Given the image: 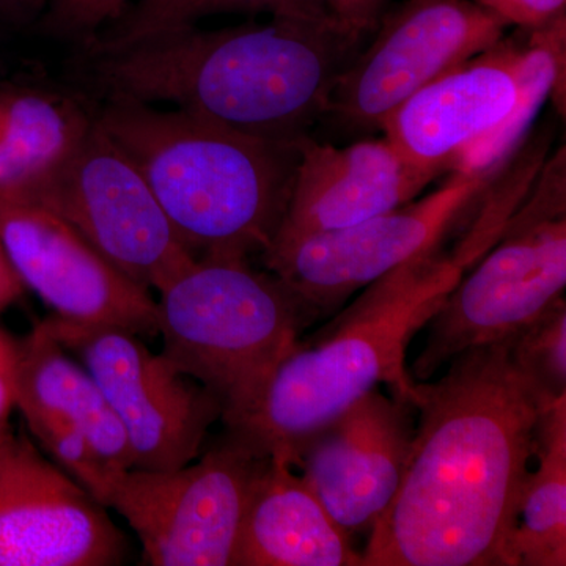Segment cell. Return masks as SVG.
Here are the masks:
<instances>
[{"instance_id": "6da1fadb", "label": "cell", "mask_w": 566, "mask_h": 566, "mask_svg": "<svg viewBox=\"0 0 566 566\" xmlns=\"http://www.w3.org/2000/svg\"><path fill=\"white\" fill-rule=\"evenodd\" d=\"M415 405L403 479L360 566H506L551 406L516 367L509 338L461 353L433 385L417 381Z\"/></svg>"}, {"instance_id": "7a4b0ae2", "label": "cell", "mask_w": 566, "mask_h": 566, "mask_svg": "<svg viewBox=\"0 0 566 566\" xmlns=\"http://www.w3.org/2000/svg\"><path fill=\"white\" fill-rule=\"evenodd\" d=\"M360 40L308 2L275 11L266 24L182 25L114 46L84 44L73 70L99 102L170 103L245 136L296 145L326 117Z\"/></svg>"}, {"instance_id": "3957f363", "label": "cell", "mask_w": 566, "mask_h": 566, "mask_svg": "<svg viewBox=\"0 0 566 566\" xmlns=\"http://www.w3.org/2000/svg\"><path fill=\"white\" fill-rule=\"evenodd\" d=\"M486 232L472 222L453 248L438 245L365 286L323 333L282 357L248 415L227 431L290 463L308 434L379 385L416 403L409 344L493 248Z\"/></svg>"}, {"instance_id": "277c9868", "label": "cell", "mask_w": 566, "mask_h": 566, "mask_svg": "<svg viewBox=\"0 0 566 566\" xmlns=\"http://www.w3.org/2000/svg\"><path fill=\"white\" fill-rule=\"evenodd\" d=\"M92 114L139 169L192 255L249 256L274 240L292 192L296 145L129 99H103Z\"/></svg>"}, {"instance_id": "5b68a950", "label": "cell", "mask_w": 566, "mask_h": 566, "mask_svg": "<svg viewBox=\"0 0 566 566\" xmlns=\"http://www.w3.org/2000/svg\"><path fill=\"white\" fill-rule=\"evenodd\" d=\"M158 293L164 356L219 398L227 428L248 415L275 365L319 316L241 255L196 256Z\"/></svg>"}, {"instance_id": "8992f818", "label": "cell", "mask_w": 566, "mask_h": 566, "mask_svg": "<svg viewBox=\"0 0 566 566\" xmlns=\"http://www.w3.org/2000/svg\"><path fill=\"white\" fill-rule=\"evenodd\" d=\"M524 44L499 40L424 85L386 118L395 150L430 178L497 175L564 73L565 18Z\"/></svg>"}, {"instance_id": "52a82bcc", "label": "cell", "mask_w": 566, "mask_h": 566, "mask_svg": "<svg viewBox=\"0 0 566 566\" xmlns=\"http://www.w3.org/2000/svg\"><path fill=\"white\" fill-rule=\"evenodd\" d=\"M565 150L536 174L501 237L453 286L427 324L412 378L428 381L461 353L512 337L564 297Z\"/></svg>"}, {"instance_id": "ba28073f", "label": "cell", "mask_w": 566, "mask_h": 566, "mask_svg": "<svg viewBox=\"0 0 566 566\" xmlns=\"http://www.w3.org/2000/svg\"><path fill=\"white\" fill-rule=\"evenodd\" d=\"M7 189L61 216L145 289L159 292L196 259L139 169L93 114L61 161L28 185Z\"/></svg>"}, {"instance_id": "9c48e42d", "label": "cell", "mask_w": 566, "mask_h": 566, "mask_svg": "<svg viewBox=\"0 0 566 566\" xmlns=\"http://www.w3.org/2000/svg\"><path fill=\"white\" fill-rule=\"evenodd\" d=\"M270 460L227 431L180 469H129L107 509L125 517L147 565L234 566L245 513Z\"/></svg>"}, {"instance_id": "30bf717a", "label": "cell", "mask_w": 566, "mask_h": 566, "mask_svg": "<svg viewBox=\"0 0 566 566\" xmlns=\"http://www.w3.org/2000/svg\"><path fill=\"white\" fill-rule=\"evenodd\" d=\"M59 342L96 379L120 420L133 469L174 471L200 457L222 405L142 335L122 327L80 326L48 318Z\"/></svg>"}, {"instance_id": "8fae6325", "label": "cell", "mask_w": 566, "mask_h": 566, "mask_svg": "<svg viewBox=\"0 0 566 566\" xmlns=\"http://www.w3.org/2000/svg\"><path fill=\"white\" fill-rule=\"evenodd\" d=\"M497 175L450 172L434 192L357 226L271 243L262 252L264 264L322 315L444 244Z\"/></svg>"}, {"instance_id": "7c38bea8", "label": "cell", "mask_w": 566, "mask_h": 566, "mask_svg": "<svg viewBox=\"0 0 566 566\" xmlns=\"http://www.w3.org/2000/svg\"><path fill=\"white\" fill-rule=\"evenodd\" d=\"M506 25L474 0H406L346 66L327 115L346 128L381 129L424 85L493 48Z\"/></svg>"}, {"instance_id": "4fadbf2b", "label": "cell", "mask_w": 566, "mask_h": 566, "mask_svg": "<svg viewBox=\"0 0 566 566\" xmlns=\"http://www.w3.org/2000/svg\"><path fill=\"white\" fill-rule=\"evenodd\" d=\"M0 240L24 289L54 318L158 334L150 290L122 273L61 216L7 188H0Z\"/></svg>"}, {"instance_id": "5bb4252c", "label": "cell", "mask_w": 566, "mask_h": 566, "mask_svg": "<svg viewBox=\"0 0 566 566\" xmlns=\"http://www.w3.org/2000/svg\"><path fill=\"white\" fill-rule=\"evenodd\" d=\"M125 536L33 439L0 430V566H111Z\"/></svg>"}, {"instance_id": "9a60e30c", "label": "cell", "mask_w": 566, "mask_h": 566, "mask_svg": "<svg viewBox=\"0 0 566 566\" xmlns=\"http://www.w3.org/2000/svg\"><path fill=\"white\" fill-rule=\"evenodd\" d=\"M415 411L412 401L375 389L294 450L290 464L346 534H370L392 502L415 439Z\"/></svg>"}, {"instance_id": "2e32d148", "label": "cell", "mask_w": 566, "mask_h": 566, "mask_svg": "<svg viewBox=\"0 0 566 566\" xmlns=\"http://www.w3.org/2000/svg\"><path fill=\"white\" fill-rule=\"evenodd\" d=\"M296 147L292 192L271 243L357 226L411 202L433 181L386 137L334 147L307 136Z\"/></svg>"}, {"instance_id": "e0dca14e", "label": "cell", "mask_w": 566, "mask_h": 566, "mask_svg": "<svg viewBox=\"0 0 566 566\" xmlns=\"http://www.w3.org/2000/svg\"><path fill=\"white\" fill-rule=\"evenodd\" d=\"M352 535L331 517L300 472L271 457L245 513L234 566H356Z\"/></svg>"}, {"instance_id": "ac0fdd59", "label": "cell", "mask_w": 566, "mask_h": 566, "mask_svg": "<svg viewBox=\"0 0 566 566\" xmlns=\"http://www.w3.org/2000/svg\"><path fill=\"white\" fill-rule=\"evenodd\" d=\"M18 408L43 409L69 420L112 468L133 469L128 438L102 387L52 334L46 319L18 340Z\"/></svg>"}, {"instance_id": "d6986e66", "label": "cell", "mask_w": 566, "mask_h": 566, "mask_svg": "<svg viewBox=\"0 0 566 566\" xmlns=\"http://www.w3.org/2000/svg\"><path fill=\"white\" fill-rule=\"evenodd\" d=\"M92 123L84 104L35 88L0 91V188H20L48 172Z\"/></svg>"}, {"instance_id": "ffe728a7", "label": "cell", "mask_w": 566, "mask_h": 566, "mask_svg": "<svg viewBox=\"0 0 566 566\" xmlns=\"http://www.w3.org/2000/svg\"><path fill=\"white\" fill-rule=\"evenodd\" d=\"M535 458L521 490L506 566L566 565V398L543 412Z\"/></svg>"}, {"instance_id": "44dd1931", "label": "cell", "mask_w": 566, "mask_h": 566, "mask_svg": "<svg viewBox=\"0 0 566 566\" xmlns=\"http://www.w3.org/2000/svg\"><path fill=\"white\" fill-rule=\"evenodd\" d=\"M308 2L318 0H133L84 44L114 46L148 33L193 25L212 14L234 11L275 13Z\"/></svg>"}, {"instance_id": "7402d4cb", "label": "cell", "mask_w": 566, "mask_h": 566, "mask_svg": "<svg viewBox=\"0 0 566 566\" xmlns=\"http://www.w3.org/2000/svg\"><path fill=\"white\" fill-rule=\"evenodd\" d=\"M25 427L46 455L73 476L104 506H109L111 495L125 472L117 471L98 452L84 434L62 417L36 408H18Z\"/></svg>"}, {"instance_id": "603a6c76", "label": "cell", "mask_w": 566, "mask_h": 566, "mask_svg": "<svg viewBox=\"0 0 566 566\" xmlns=\"http://www.w3.org/2000/svg\"><path fill=\"white\" fill-rule=\"evenodd\" d=\"M510 353L546 405L566 398V301L560 297L538 318L509 337Z\"/></svg>"}, {"instance_id": "cb8c5ba5", "label": "cell", "mask_w": 566, "mask_h": 566, "mask_svg": "<svg viewBox=\"0 0 566 566\" xmlns=\"http://www.w3.org/2000/svg\"><path fill=\"white\" fill-rule=\"evenodd\" d=\"M129 2L133 0H70L65 6L48 11L41 25L51 35L80 40L84 44Z\"/></svg>"}, {"instance_id": "d4e9b609", "label": "cell", "mask_w": 566, "mask_h": 566, "mask_svg": "<svg viewBox=\"0 0 566 566\" xmlns=\"http://www.w3.org/2000/svg\"><path fill=\"white\" fill-rule=\"evenodd\" d=\"M506 24L526 31L546 28L565 17L566 0H474Z\"/></svg>"}, {"instance_id": "484cf974", "label": "cell", "mask_w": 566, "mask_h": 566, "mask_svg": "<svg viewBox=\"0 0 566 566\" xmlns=\"http://www.w3.org/2000/svg\"><path fill=\"white\" fill-rule=\"evenodd\" d=\"M346 31L364 36L376 31L387 0H318Z\"/></svg>"}, {"instance_id": "4316f807", "label": "cell", "mask_w": 566, "mask_h": 566, "mask_svg": "<svg viewBox=\"0 0 566 566\" xmlns=\"http://www.w3.org/2000/svg\"><path fill=\"white\" fill-rule=\"evenodd\" d=\"M18 340L0 326V430L9 427L17 409Z\"/></svg>"}, {"instance_id": "83f0119b", "label": "cell", "mask_w": 566, "mask_h": 566, "mask_svg": "<svg viewBox=\"0 0 566 566\" xmlns=\"http://www.w3.org/2000/svg\"><path fill=\"white\" fill-rule=\"evenodd\" d=\"M54 0H0V29H18L43 20Z\"/></svg>"}, {"instance_id": "f1b7e54d", "label": "cell", "mask_w": 566, "mask_h": 566, "mask_svg": "<svg viewBox=\"0 0 566 566\" xmlns=\"http://www.w3.org/2000/svg\"><path fill=\"white\" fill-rule=\"evenodd\" d=\"M24 292V285H22L21 279L18 277L13 264L10 262L9 253H7L2 240H0V312L20 301Z\"/></svg>"}, {"instance_id": "f546056e", "label": "cell", "mask_w": 566, "mask_h": 566, "mask_svg": "<svg viewBox=\"0 0 566 566\" xmlns=\"http://www.w3.org/2000/svg\"><path fill=\"white\" fill-rule=\"evenodd\" d=\"M70 0H54V2L51 3L50 10L52 9H59V7L65 6V3H69ZM48 10V11H50ZM46 11V13H48Z\"/></svg>"}]
</instances>
